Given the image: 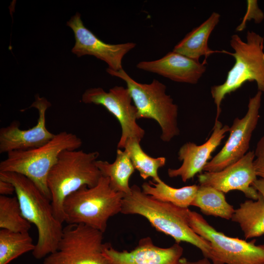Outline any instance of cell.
<instances>
[{
    "mask_svg": "<svg viewBox=\"0 0 264 264\" xmlns=\"http://www.w3.org/2000/svg\"><path fill=\"white\" fill-rule=\"evenodd\" d=\"M220 15L213 12L200 25L194 28L174 47L173 51L199 61L204 56L205 59L215 53L208 45L210 35L219 22Z\"/></svg>",
    "mask_w": 264,
    "mask_h": 264,
    "instance_id": "obj_18",
    "label": "cell"
},
{
    "mask_svg": "<svg viewBox=\"0 0 264 264\" xmlns=\"http://www.w3.org/2000/svg\"><path fill=\"white\" fill-rule=\"evenodd\" d=\"M35 244L28 232H16L0 230V264H8L13 260L29 251Z\"/></svg>",
    "mask_w": 264,
    "mask_h": 264,
    "instance_id": "obj_24",
    "label": "cell"
},
{
    "mask_svg": "<svg viewBox=\"0 0 264 264\" xmlns=\"http://www.w3.org/2000/svg\"><path fill=\"white\" fill-rule=\"evenodd\" d=\"M229 129L228 125L215 120L212 132L205 142L199 145L191 142L184 144L178 151V159L182 164L178 168L169 169V176H179L185 182L201 173Z\"/></svg>",
    "mask_w": 264,
    "mask_h": 264,
    "instance_id": "obj_16",
    "label": "cell"
},
{
    "mask_svg": "<svg viewBox=\"0 0 264 264\" xmlns=\"http://www.w3.org/2000/svg\"><path fill=\"white\" fill-rule=\"evenodd\" d=\"M192 206L206 215L231 220L235 209L226 200L224 193L212 187L199 185Z\"/></svg>",
    "mask_w": 264,
    "mask_h": 264,
    "instance_id": "obj_22",
    "label": "cell"
},
{
    "mask_svg": "<svg viewBox=\"0 0 264 264\" xmlns=\"http://www.w3.org/2000/svg\"><path fill=\"white\" fill-rule=\"evenodd\" d=\"M198 187L199 185L194 184L176 188L161 180L158 182H144L141 189L144 193L158 200L187 208L191 206Z\"/></svg>",
    "mask_w": 264,
    "mask_h": 264,
    "instance_id": "obj_21",
    "label": "cell"
},
{
    "mask_svg": "<svg viewBox=\"0 0 264 264\" xmlns=\"http://www.w3.org/2000/svg\"><path fill=\"white\" fill-rule=\"evenodd\" d=\"M247 11L240 24L236 28V31H242L244 29L247 21L253 19L256 23H260L264 19V14L259 8L257 0H248Z\"/></svg>",
    "mask_w": 264,
    "mask_h": 264,
    "instance_id": "obj_26",
    "label": "cell"
},
{
    "mask_svg": "<svg viewBox=\"0 0 264 264\" xmlns=\"http://www.w3.org/2000/svg\"><path fill=\"white\" fill-rule=\"evenodd\" d=\"M254 166L257 176L264 178V132L257 143Z\"/></svg>",
    "mask_w": 264,
    "mask_h": 264,
    "instance_id": "obj_27",
    "label": "cell"
},
{
    "mask_svg": "<svg viewBox=\"0 0 264 264\" xmlns=\"http://www.w3.org/2000/svg\"><path fill=\"white\" fill-rule=\"evenodd\" d=\"M107 72L125 82L132 102L137 110V119H154L161 130V139L170 142L179 134L178 127V106L166 93V86L156 79L150 84H142L133 79L123 69Z\"/></svg>",
    "mask_w": 264,
    "mask_h": 264,
    "instance_id": "obj_7",
    "label": "cell"
},
{
    "mask_svg": "<svg viewBox=\"0 0 264 264\" xmlns=\"http://www.w3.org/2000/svg\"><path fill=\"white\" fill-rule=\"evenodd\" d=\"M82 101L103 106L119 122L122 129L117 149H124L128 139L135 138L141 141L145 131L137 123V110L132 103L129 90L122 86H115L106 92L101 88L87 89Z\"/></svg>",
    "mask_w": 264,
    "mask_h": 264,
    "instance_id": "obj_10",
    "label": "cell"
},
{
    "mask_svg": "<svg viewBox=\"0 0 264 264\" xmlns=\"http://www.w3.org/2000/svg\"><path fill=\"white\" fill-rule=\"evenodd\" d=\"M0 179L12 183L23 217L36 227L38 239L32 252L41 259L55 252L61 239L62 223L55 217L51 200L25 176L14 172H0Z\"/></svg>",
    "mask_w": 264,
    "mask_h": 264,
    "instance_id": "obj_2",
    "label": "cell"
},
{
    "mask_svg": "<svg viewBox=\"0 0 264 264\" xmlns=\"http://www.w3.org/2000/svg\"><path fill=\"white\" fill-rule=\"evenodd\" d=\"M140 142L136 138H130L126 142L124 150L128 153L135 170L143 179L152 177L153 182H158L161 180L158 171L165 165L166 158L149 156L142 150Z\"/></svg>",
    "mask_w": 264,
    "mask_h": 264,
    "instance_id": "obj_23",
    "label": "cell"
},
{
    "mask_svg": "<svg viewBox=\"0 0 264 264\" xmlns=\"http://www.w3.org/2000/svg\"><path fill=\"white\" fill-rule=\"evenodd\" d=\"M136 67L175 82L190 84H197L206 69L204 63L173 51L158 60L141 61Z\"/></svg>",
    "mask_w": 264,
    "mask_h": 264,
    "instance_id": "obj_17",
    "label": "cell"
},
{
    "mask_svg": "<svg viewBox=\"0 0 264 264\" xmlns=\"http://www.w3.org/2000/svg\"><path fill=\"white\" fill-rule=\"evenodd\" d=\"M189 223L195 232L211 244L220 264H264V244L225 235L217 231L199 214L189 210Z\"/></svg>",
    "mask_w": 264,
    "mask_h": 264,
    "instance_id": "obj_9",
    "label": "cell"
},
{
    "mask_svg": "<svg viewBox=\"0 0 264 264\" xmlns=\"http://www.w3.org/2000/svg\"><path fill=\"white\" fill-rule=\"evenodd\" d=\"M96 164L102 176L109 178L110 185L114 191L125 195L130 193L129 180L135 168L125 150L117 149L115 159L112 163L97 160Z\"/></svg>",
    "mask_w": 264,
    "mask_h": 264,
    "instance_id": "obj_19",
    "label": "cell"
},
{
    "mask_svg": "<svg viewBox=\"0 0 264 264\" xmlns=\"http://www.w3.org/2000/svg\"><path fill=\"white\" fill-rule=\"evenodd\" d=\"M189 210L158 200L144 193L134 184L123 198L121 213L144 217L157 231L171 237L176 243H189L198 248L212 264H220L211 243L190 227Z\"/></svg>",
    "mask_w": 264,
    "mask_h": 264,
    "instance_id": "obj_1",
    "label": "cell"
},
{
    "mask_svg": "<svg viewBox=\"0 0 264 264\" xmlns=\"http://www.w3.org/2000/svg\"><path fill=\"white\" fill-rule=\"evenodd\" d=\"M179 264H212V263L210 260L204 257L202 259L194 262L188 261L185 258H181Z\"/></svg>",
    "mask_w": 264,
    "mask_h": 264,
    "instance_id": "obj_30",
    "label": "cell"
},
{
    "mask_svg": "<svg viewBox=\"0 0 264 264\" xmlns=\"http://www.w3.org/2000/svg\"><path fill=\"white\" fill-rule=\"evenodd\" d=\"M51 103L44 97L37 95L30 108L36 109L38 118L36 124L27 130H21L20 123L12 121L8 126L0 129V153L14 151H24L42 146L55 135L46 126L45 113Z\"/></svg>",
    "mask_w": 264,
    "mask_h": 264,
    "instance_id": "obj_14",
    "label": "cell"
},
{
    "mask_svg": "<svg viewBox=\"0 0 264 264\" xmlns=\"http://www.w3.org/2000/svg\"><path fill=\"white\" fill-rule=\"evenodd\" d=\"M262 92L258 91L249 99L247 111L242 118H236L229 135L220 152L203 169L205 172H218L242 158L247 152L252 133L260 119Z\"/></svg>",
    "mask_w": 264,
    "mask_h": 264,
    "instance_id": "obj_11",
    "label": "cell"
},
{
    "mask_svg": "<svg viewBox=\"0 0 264 264\" xmlns=\"http://www.w3.org/2000/svg\"><path fill=\"white\" fill-rule=\"evenodd\" d=\"M231 220L238 223L246 240L264 235V200L248 199L235 209Z\"/></svg>",
    "mask_w": 264,
    "mask_h": 264,
    "instance_id": "obj_20",
    "label": "cell"
},
{
    "mask_svg": "<svg viewBox=\"0 0 264 264\" xmlns=\"http://www.w3.org/2000/svg\"><path fill=\"white\" fill-rule=\"evenodd\" d=\"M103 251L110 264H179L183 248L176 242L169 247H160L146 237L131 251H118L110 243H104Z\"/></svg>",
    "mask_w": 264,
    "mask_h": 264,
    "instance_id": "obj_15",
    "label": "cell"
},
{
    "mask_svg": "<svg viewBox=\"0 0 264 264\" xmlns=\"http://www.w3.org/2000/svg\"><path fill=\"white\" fill-rule=\"evenodd\" d=\"M264 41L263 37L252 31H247L246 42L237 34L231 36L230 44L234 52H222L232 55L235 64L228 72L224 82L211 88L217 108L215 120L219 119L221 104L226 95L239 89L245 82L255 81L258 91L264 93Z\"/></svg>",
    "mask_w": 264,
    "mask_h": 264,
    "instance_id": "obj_5",
    "label": "cell"
},
{
    "mask_svg": "<svg viewBox=\"0 0 264 264\" xmlns=\"http://www.w3.org/2000/svg\"><path fill=\"white\" fill-rule=\"evenodd\" d=\"M98 152L66 150L62 152L50 171L47 180L55 218L64 222L63 204L66 198L81 187L95 186L102 177L96 162Z\"/></svg>",
    "mask_w": 264,
    "mask_h": 264,
    "instance_id": "obj_3",
    "label": "cell"
},
{
    "mask_svg": "<svg viewBox=\"0 0 264 264\" xmlns=\"http://www.w3.org/2000/svg\"><path fill=\"white\" fill-rule=\"evenodd\" d=\"M31 226L23 216L16 197L0 196V228L9 231L28 232Z\"/></svg>",
    "mask_w": 264,
    "mask_h": 264,
    "instance_id": "obj_25",
    "label": "cell"
},
{
    "mask_svg": "<svg viewBox=\"0 0 264 264\" xmlns=\"http://www.w3.org/2000/svg\"><path fill=\"white\" fill-rule=\"evenodd\" d=\"M259 195L264 200V178H257L252 184Z\"/></svg>",
    "mask_w": 264,
    "mask_h": 264,
    "instance_id": "obj_29",
    "label": "cell"
},
{
    "mask_svg": "<svg viewBox=\"0 0 264 264\" xmlns=\"http://www.w3.org/2000/svg\"><path fill=\"white\" fill-rule=\"evenodd\" d=\"M66 24L74 35L75 43L71 50L73 54L78 57L93 56L106 63L108 68L114 71L123 69V58L136 46L132 42L110 44L101 41L85 26L81 14L78 12Z\"/></svg>",
    "mask_w": 264,
    "mask_h": 264,
    "instance_id": "obj_12",
    "label": "cell"
},
{
    "mask_svg": "<svg viewBox=\"0 0 264 264\" xmlns=\"http://www.w3.org/2000/svg\"><path fill=\"white\" fill-rule=\"evenodd\" d=\"M254 158V152L248 151L240 159L221 171L204 172L198 176L199 185L212 187L223 193L238 190L250 199L256 200L259 194L252 186L257 179Z\"/></svg>",
    "mask_w": 264,
    "mask_h": 264,
    "instance_id": "obj_13",
    "label": "cell"
},
{
    "mask_svg": "<svg viewBox=\"0 0 264 264\" xmlns=\"http://www.w3.org/2000/svg\"><path fill=\"white\" fill-rule=\"evenodd\" d=\"M82 144V140L76 134L61 132L42 146L7 153V157L0 162V172H14L25 176L51 200L47 184L50 171L62 152L78 150Z\"/></svg>",
    "mask_w": 264,
    "mask_h": 264,
    "instance_id": "obj_6",
    "label": "cell"
},
{
    "mask_svg": "<svg viewBox=\"0 0 264 264\" xmlns=\"http://www.w3.org/2000/svg\"><path fill=\"white\" fill-rule=\"evenodd\" d=\"M14 193H15V188L12 183L0 179V196H9Z\"/></svg>",
    "mask_w": 264,
    "mask_h": 264,
    "instance_id": "obj_28",
    "label": "cell"
},
{
    "mask_svg": "<svg viewBox=\"0 0 264 264\" xmlns=\"http://www.w3.org/2000/svg\"><path fill=\"white\" fill-rule=\"evenodd\" d=\"M103 234L84 224H68L57 250L43 264H110L103 254Z\"/></svg>",
    "mask_w": 264,
    "mask_h": 264,
    "instance_id": "obj_8",
    "label": "cell"
},
{
    "mask_svg": "<svg viewBox=\"0 0 264 264\" xmlns=\"http://www.w3.org/2000/svg\"><path fill=\"white\" fill-rule=\"evenodd\" d=\"M124 196L111 187L108 177L102 176L95 186H83L66 198L64 222L84 224L104 233L110 218L121 213Z\"/></svg>",
    "mask_w": 264,
    "mask_h": 264,
    "instance_id": "obj_4",
    "label": "cell"
}]
</instances>
